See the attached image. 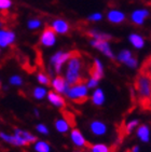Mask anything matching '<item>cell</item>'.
Returning <instances> with one entry per match:
<instances>
[{
    "label": "cell",
    "instance_id": "cell-35",
    "mask_svg": "<svg viewBox=\"0 0 151 152\" xmlns=\"http://www.w3.org/2000/svg\"><path fill=\"white\" fill-rule=\"evenodd\" d=\"M125 65H126L128 67L134 69V68L137 67V65H138V61H137V59L135 58V57H132V58H130L128 61H126V63H125Z\"/></svg>",
    "mask_w": 151,
    "mask_h": 152
},
{
    "label": "cell",
    "instance_id": "cell-8",
    "mask_svg": "<svg viewBox=\"0 0 151 152\" xmlns=\"http://www.w3.org/2000/svg\"><path fill=\"white\" fill-rule=\"evenodd\" d=\"M89 75L91 78H94L98 81L104 77V66L98 58L94 59L93 64L91 65V68L89 69Z\"/></svg>",
    "mask_w": 151,
    "mask_h": 152
},
{
    "label": "cell",
    "instance_id": "cell-32",
    "mask_svg": "<svg viewBox=\"0 0 151 152\" xmlns=\"http://www.w3.org/2000/svg\"><path fill=\"white\" fill-rule=\"evenodd\" d=\"M0 137H1L2 140L6 141V142L11 143V145L13 143V135H8V134H6V133L1 132L0 133Z\"/></svg>",
    "mask_w": 151,
    "mask_h": 152
},
{
    "label": "cell",
    "instance_id": "cell-12",
    "mask_svg": "<svg viewBox=\"0 0 151 152\" xmlns=\"http://www.w3.org/2000/svg\"><path fill=\"white\" fill-rule=\"evenodd\" d=\"M90 131L96 136H103L107 132V126L104 122L99 120H94L90 123Z\"/></svg>",
    "mask_w": 151,
    "mask_h": 152
},
{
    "label": "cell",
    "instance_id": "cell-9",
    "mask_svg": "<svg viewBox=\"0 0 151 152\" xmlns=\"http://www.w3.org/2000/svg\"><path fill=\"white\" fill-rule=\"evenodd\" d=\"M51 84H52L53 88L55 90L56 93H58V94H62V93L66 94L70 88V85L67 83L66 79L63 78L62 76L55 77V78L53 79V81H52Z\"/></svg>",
    "mask_w": 151,
    "mask_h": 152
},
{
    "label": "cell",
    "instance_id": "cell-36",
    "mask_svg": "<svg viewBox=\"0 0 151 152\" xmlns=\"http://www.w3.org/2000/svg\"><path fill=\"white\" fill-rule=\"evenodd\" d=\"M98 80L94 79V78H90V79L87 80L86 82V85L89 88H96L97 85H98Z\"/></svg>",
    "mask_w": 151,
    "mask_h": 152
},
{
    "label": "cell",
    "instance_id": "cell-27",
    "mask_svg": "<svg viewBox=\"0 0 151 152\" xmlns=\"http://www.w3.org/2000/svg\"><path fill=\"white\" fill-rule=\"evenodd\" d=\"M27 26H28L29 29H38L39 27L41 26V20H38V18H32V20H29L27 22Z\"/></svg>",
    "mask_w": 151,
    "mask_h": 152
},
{
    "label": "cell",
    "instance_id": "cell-1",
    "mask_svg": "<svg viewBox=\"0 0 151 152\" xmlns=\"http://www.w3.org/2000/svg\"><path fill=\"white\" fill-rule=\"evenodd\" d=\"M134 84L140 104L145 108H151V75L141 71L136 77Z\"/></svg>",
    "mask_w": 151,
    "mask_h": 152
},
{
    "label": "cell",
    "instance_id": "cell-29",
    "mask_svg": "<svg viewBox=\"0 0 151 152\" xmlns=\"http://www.w3.org/2000/svg\"><path fill=\"white\" fill-rule=\"evenodd\" d=\"M63 114H64V119L67 121V122L69 123L70 126H75L76 125L75 117H73V113H70V112H68V111H65V112H63Z\"/></svg>",
    "mask_w": 151,
    "mask_h": 152
},
{
    "label": "cell",
    "instance_id": "cell-5",
    "mask_svg": "<svg viewBox=\"0 0 151 152\" xmlns=\"http://www.w3.org/2000/svg\"><path fill=\"white\" fill-rule=\"evenodd\" d=\"M73 54V52H62V51L56 52L55 54L51 57V64H52V66L54 67V70L57 73L61 72L63 65L71 58Z\"/></svg>",
    "mask_w": 151,
    "mask_h": 152
},
{
    "label": "cell",
    "instance_id": "cell-24",
    "mask_svg": "<svg viewBox=\"0 0 151 152\" xmlns=\"http://www.w3.org/2000/svg\"><path fill=\"white\" fill-rule=\"evenodd\" d=\"M133 57V55H132V53L131 51H128V50H122L121 52L118 54V61H120V63H123V64H125L126 61H128L130 58H132Z\"/></svg>",
    "mask_w": 151,
    "mask_h": 152
},
{
    "label": "cell",
    "instance_id": "cell-28",
    "mask_svg": "<svg viewBox=\"0 0 151 152\" xmlns=\"http://www.w3.org/2000/svg\"><path fill=\"white\" fill-rule=\"evenodd\" d=\"M139 124V122H138V120H132L130 121V122L125 125V133L126 134H131L132 132H133V129L136 127L137 125Z\"/></svg>",
    "mask_w": 151,
    "mask_h": 152
},
{
    "label": "cell",
    "instance_id": "cell-4",
    "mask_svg": "<svg viewBox=\"0 0 151 152\" xmlns=\"http://www.w3.org/2000/svg\"><path fill=\"white\" fill-rule=\"evenodd\" d=\"M37 142V137L35 135H32V133L23 131L20 129H14V134H13V143L14 146H27L30 143Z\"/></svg>",
    "mask_w": 151,
    "mask_h": 152
},
{
    "label": "cell",
    "instance_id": "cell-17",
    "mask_svg": "<svg viewBox=\"0 0 151 152\" xmlns=\"http://www.w3.org/2000/svg\"><path fill=\"white\" fill-rule=\"evenodd\" d=\"M87 36H90L92 39H95V40H106V41H109L112 39L109 34H106V32H102V31H98V30H95V29H91L87 31Z\"/></svg>",
    "mask_w": 151,
    "mask_h": 152
},
{
    "label": "cell",
    "instance_id": "cell-34",
    "mask_svg": "<svg viewBox=\"0 0 151 152\" xmlns=\"http://www.w3.org/2000/svg\"><path fill=\"white\" fill-rule=\"evenodd\" d=\"M89 20L91 22H98L103 18V14L102 13H93V14L89 15Z\"/></svg>",
    "mask_w": 151,
    "mask_h": 152
},
{
    "label": "cell",
    "instance_id": "cell-31",
    "mask_svg": "<svg viewBox=\"0 0 151 152\" xmlns=\"http://www.w3.org/2000/svg\"><path fill=\"white\" fill-rule=\"evenodd\" d=\"M10 83L13 85H16V86H20V85H22V83H23V80L18 76H12L11 78H10Z\"/></svg>",
    "mask_w": 151,
    "mask_h": 152
},
{
    "label": "cell",
    "instance_id": "cell-21",
    "mask_svg": "<svg viewBox=\"0 0 151 152\" xmlns=\"http://www.w3.org/2000/svg\"><path fill=\"white\" fill-rule=\"evenodd\" d=\"M54 125H55V129H57V132L59 133H67L70 127L69 123L67 122L65 119H57L54 123Z\"/></svg>",
    "mask_w": 151,
    "mask_h": 152
},
{
    "label": "cell",
    "instance_id": "cell-18",
    "mask_svg": "<svg viewBox=\"0 0 151 152\" xmlns=\"http://www.w3.org/2000/svg\"><path fill=\"white\" fill-rule=\"evenodd\" d=\"M137 137L139 138L142 142H148L149 139H150V132H149L148 126L146 124H142L140 125L138 129H137Z\"/></svg>",
    "mask_w": 151,
    "mask_h": 152
},
{
    "label": "cell",
    "instance_id": "cell-2",
    "mask_svg": "<svg viewBox=\"0 0 151 152\" xmlns=\"http://www.w3.org/2000/svg\"><path fill=\"white\" fill-rule=\"evenodd\" d=\"M82 69H83V61L81 55L78 52L73 51L71 58L67 61L66 73H65V79L70 86L84 82V78L82 77L81 73Z\"/></svg>",
    "mask_w": 151,
    "mask_h": 152
},
{
    "label": "cell",
    "instance_id": "cell-39",
    "mask_svg": "<svg viewBox=\"0 0 151 152\" xmlns=\"http://www.w3.org/2000/svg\"><path fill=\"white\" fill-rule=\"evenodd\" d=\"M75 152H79V151H75Z\"/></svg>",
    "mask_w": 151,
    "mask_h": 152
},
{
    "label": "cell",
    "instance_id": "cell-3",
    "mask_svg": "<svg viewBox=\"0 0 151 152\" xmlns=\"http://www.w3.org/2000/svg\"><path fill=\"white\" fill-rule=\"evenodd\" d=\"M87 88H87V85L85 84L84 82H81V83H78V84L70 86L68 92L65 95L70 100L77 102V104H84L87 100V98H89Z\"/></svg>",
    "mask_w": 151,
    "mask_h": 152
},
{
    "label": "cell",
    "instance_id": "cell-22",
    "mask_svg": "<svg viewBox=\"0 0 151 152\" xmlns=\"http://www.w3.org/2000/svg\"><path fill=\"white\" fill-rule=\"evenodd\" d=\"M34 148L36 152H51V146L47 141H37Z\"/></svg>",
    "mask_w": 151,
    "mask_h": 152
},
{
    "label": "cell",
    "instance_id": "cell-37",
    "mask_svg": "<svg viewBox=\"0 0 151 152\" xmlns=\"http://www.w3.org/2000/svg\"><path fill=\"white\" fill-rule=\"evenodd\" d=\"M138 151H139V147L138 146H134L132 148V152H138Z\"/></svg>",
    "mask_w": 151,
    "mask_h": 152
},
{
    "label": "cell",
    "instance_id": "cell-13",
    "mask_svg": "<svg viewBox=\"0 0 151 152\" xmlns=\"http://www.w3.org/2000/svg\"><path fill=\"white\" fill-rule=\"evenodd\" d=\"M149 16V11L146 9L135 10L131 14V20L136 25H142L145 20Z\"/></svg>",
    "mask_w": 151,
    "mask_h": 152
},
{
    "label": "cell",
    "instance_id": "cell-33",
    "mask_svg": "<svg viewBox=\"0 0 151 152\" xmlns=\"http://www.w3.org/2000/svg\"><path fill=\"white\" fill-rule=\"evenodd\" d=\"M36 129H37V131L40 133V134H43V135H48V134H49V129H48V127L44 125V124H38V125L36 126Z\"/></svg>",
    "mask_w": 151,
    "mask_h": 152
},
{
    "label": "cell",
    "instance_id": "cell-20",
    "mask_svg": "<svg viewBox=\"0 0 151 152\" xmlns=\"http://www.w3.org/2000/svg\"><path fill=\"white\" fill-rule=\"evenodd\" d=\"M128 40L133 44V47H135L136 49H141L145 45V40L141 36L137 35V34H131L128 37Z\"/></svg>",
    "mask_w": 151,
    "mask_h": 152
},
{
    "label": "cell",
    "instance_id": "cell-6",
    "mask_svg": "<svg viewBox=\"0 0 151 152\" xmlns=\"http://www.w3.org/2000/svg\"><path fill=\"white\" fill-rule=\"evenodd\" d=\"M90 43L93 48H95V49H97L98 51H100L105 56H107L108 58H110V59L116 58V56H114V54H113L112 50H111V48H110L109 41L95 40V39H92Z\"/></svg>",
    "mask_w": 151,
    "mask_h": 152
},
{
    "label": "cell",
    "instance_id": "cell-38",
    "mask_svg": "<svg viewBox=\"0 0 151 152\" xmlns=\"http://www.w3.org/2000/svg\"><path fill=\"white\" fill-rule=\"evenodd\" d=\"M35 114L37 115V117H39V110H37V109H35Z\"/></svg>",
    "mask_w": 151,
    "mask_h": 152
},
{
    "label": "cell",
    "instance_id": "cell-23",
    "mask_svg": "<svg viewBox=\"0 0 151 152\" xmlns=\"http://www.w3.org/2000/svg\"><path fill=\"white\" fill-rule=\"evenodd\" d=\"M90 152H111V150L104 143H96L90 147Z\"/></svg>",
    "mask_w": 151,
    "mask_h": 152
},
{
    "label": "cell",
    "instance_id": "cell-14",
    "mask_svg": "<svg viewBox=\"0 0 151 152\" xmlns=\"http://www.w3.org/2000/svg\"><path fill=\"white\" fill-rule=\"evenodd\" d=\"M51 27L54 29L56 34H59V35H65L69 31V24L67 23L66 20H61V18L54 20Z\"/></svg>",
    "mask_w": 151,
    "mask_h": 152
},
{
    "label": "cell",
    "instance_id": "cell-30",
    "mask_svg": "<svg viewBox=\"0 0 151 152\" xmlns=\"http://www.w3.org/2000/svg\"><path fill=\"white\" fill-rule=\"evenodd\" d=\"M12 6L11 0H0V9L1 11H7L9 10Z\"/></svg>",
    "mask_w": 151,
    "mask_h": 152
},
{
    "label": "cell",
    "instance_id": "cell-10",
    "mask_svg": "<svg viewBox=\"0 0 151 152\" xmlns=\"http://www.w3.org/2000/svg\"><path fill=\"white\" fill-rule=\"evenodd\" d=\"M15 41V34L9 29H1L0 31V47L7 48L12 45Z\"/></svg>",
    "mask_w": 151,
    "mask_h": 152
},
{
    "label": "cell",
    "instance_id": "cell-26",
    "mask_svg": "<svg viewBox=\"0 0 151 152\" xmlns=\"http://www.w3.org/2000/svg\"><path fill=\"white\" fill-rule=\"evenodd\" d=\"M37 80H38V82H39L40 84H42V85H49L50 83H51V82H50L49 77H48L47 75H45V73H43V72L38 73Z\"/></svg>",
    "mask_w": 151,
    "mask_h": 152
},
{
    "label": "cell",
    "instance_id": "cell-19",
    "mask_svg": "<svg viewBox=\"0 0 151 152\" xmlns=\"http://www.w3.org/2000/svg\"><path fill=\"white\" fill-rule=\"evenodd\" d=\"M91 99H92V102L95 106H102L105 102V95L102 88H96L94 93L92 94Z\"/></svg>",
    "mask_w": 151,
    "mask_h": 152
},
{
    "label": "cell",
    "instance_id": "cell-16",
    "mask_svg": "<svg viewBox=\"0 0 151 152\" xmlns=\"http://www.w3.org/2000/svg\"><path fill=\"white\" fill-rule=\"evenodd\" d=\"M107 18L112 24H121L125 20V14L119 10H111L108 12Z\"/></svg>",
    "mask_w": 151,
    "mask_h": 152
},
{
    "label": "cell",
    "instance_id": "cell-15",
    "mask_svg": "<svg viewBox=\"0 0 151 152\" xmlns=\"http://www.w3.org/2000/svg\"><path fill=\"white\" fill-rule=\"evenodd\" d=\"M48 100H49L53 106L58 107V108H64L66 106V102L63 97L56 92H49L48 93Z\"/></svg>",
    "mask_w": 151,
    "mask_h": 152
},
{
    "label": "cell",
    "instance_id": "cell-25",
    "mask_svg": "<svg viewBox=\"0 0 151 152\" xmlns=\"http://www.w3.org/2000/svg\"><path fill=\"white\" fill-rule=\"evenodd\" d=\"M47 95V91H45V88H41V86H38L32 92V96L35 97L36 99H42L44 98Z\"/></svg>",
    "mask_w": 151,
    "mask_h": 152
},
{
    "label": "cell",
    "instance_id": "cell-11",
    "mask_svg": "<svg viewBox=\"0 0 151 152\" xmlns=\"http://www.w3.org/2000/svg\"><path fill=\"white\" fill-rule=\"evenodd\" d=\"M70 138H71V141L76 145V147H78V148H84V147L87 146V142L85 140L84 136L82 135V133L78 129H71Z\"/></svg>",
    "mask_w": 151,
    "mask_h": 152
},
{
    "label": "cell",
    "instance_id": "cell-7",
    "mask_svg": "<svg viewBox=\"0 0 151 152\" xmlns=\"http://www.w3.org/2000/svg\"><path fill=\"white\" fill-rule=\"evenodd\" d=\"M56 42V36L55 31L52 27H45L40 36V44L43 47L51 48L53 47Z\"/></svg>",
    "mask_w": 151,
    "mask_h": 152
}]
</instances>
